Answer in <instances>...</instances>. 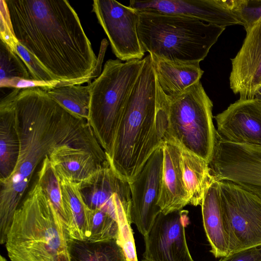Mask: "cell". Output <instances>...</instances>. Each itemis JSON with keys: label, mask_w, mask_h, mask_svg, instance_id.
<instances>
[{"label": "cell", "mask_w": 261, "mask_h": 261, "mask_svg": "<svg viewBox=\"0 0 261 261\" xmlns=\"http://www.w3.org/2000/svg\"><path fill=\"white\" fill-rule=\"evenodd\" d=\"M19 152L15 169L1 179L0 236L5 238L34 171L57 147L70 145L106 159L88 122L40 87L20 89L14 98Z\"/></svg>", "instance_id": "obj_1"}, {"label": "cell", "mask_w": 261, "mask_h": 261, "mask_svg": "<svg viewBox=\"0 0 261 261\" xmlns=\"http://www.w3.org/2000/svg\"><path fill=\"white\" fill-rule=\"evenodd\" d=\"M15 39L59 84L91 82L96 57L77 14L66 0H1Z\"/></svg>", "instance_id": "obj_2"}, {"label": "cell", "mask_w": 261, "mask_h": 261, "mask_svg": "<svg viewBox=\"0 0 261 261\" xmlns=\"http://www.w3.org/2000/svg\"><path fill=\"white\" fill-rule=\"evenodd\" d=\"M144 59L107 155L113 171L128 182L168 138L165 95L159 86L151 55L148 54Z\"/></svg>", "instance_id": "obj_3"}, {"label": "cell", "mask_w": 261, "mask_h": 261, "mask_svg": "<svg viewBox=\"0 0 261 261\" xmlns=\"http://www.w3.org/2000/svg\"><path fill=\"white\" fill-rule=\"evenodd\" d=\"M66 226L36 181L15 211L5 243L11 261H71Z\"/></svg>", "instance_id": "obj_4"}, {"label": "cell", "mask_w": 261, "mask_h": 261, "mask_svg": "<svg viewBox=\"0 0 261 261\" xmlns=\"http://www.w3.org/2000/svg\"><path fill=\"white\" fill-rule=\"evenodd\" d=\"M137 12V32L144 52L169 60L200 62L225 29L182 16Z\"/></svg>", "instance_id": "obj_5"}, {"label": "cell", "mask_w": 261, "mask_h": 261, "mask_svg": "<svg viewBox=\"0 0 261 261\" xmlns=\"http://www.w3.org/2000/svg\"><path fill=\"white\" fill-rule=\"evenodd\" d=\"M144 63L109 59L101 74L90 82L88 122L106 156L111 152L127 99Z\"/></svg>", "instance_id": "obj_6"}, {"label": "cell", "mask_w": 261, "mask_h": 261, "mask_svg": "<svg viewBox=\"0 0 261 261\" xmlns=\"http://www.w3.org/2000/svg\"><path fill=\"white\" fill-rule=\"evenodd\" d=\"M165 97L168 115L167 140L175 142L208 163L217 130L213 122V102L201 83L200 81L178 95Z\"/></svg>", "instance_id": "obj_7"}, {"label": "cell", "mask_w": 261, "mask_h": 261, "mask_svg": "<svg viewBox=\"0 0 261 261\" xmlns=\"http://www.w3.org/2000/svg\"><path fill=\"white\" fill-rule=\"evenodd\" d=\"M219 181L229 254L261 246V199L234 183Z\"/></svg>", "instance_id": "obj_8"}, {"label": "cell", "mask_w": 261, "mask_h": 261, "mask_svg": "<svg viewBox=\"0 0 261 261\" xmlns=\"http://www.w3.org/2000/svg\"><path fill=\"white\" fill-rule=\"evenodd\" d=\"M208 164L216 180L234 183L261 199V147L231 143L216 132Z\"/></svg>", "instance_id": "obj_9"}, {"label": "cell", "mask_w": 261, "mask_h": 261, "mask_svg": "<svg viewBox=\"0 0 261 261\" xmlns=\"http://www.w3.org/2000/svg\"><path fill=\"white\" fill-rule=\"evenodd\" d=\"M78 184L82 198L90 210H100L111 216L118 223L121 232L132 230L129 184L120 177L110 165Z\"/></svg>", "instance_id": "obj_10"}, {"label": "cell", "mask_w": 261, "mask_h": 261, "mask_svg": "<svg viewBox=\"0 0 261 261\" xmlns=\"http://www.w3.org/2000/svg\"><path fill=\"white\" fill-rule=\"evenodd\" d=\"M92 11L121 61L142 60L145 55L137 32L138 12L114 0H94Z\"/></svg>", "instance_id": "obj_11"}, {"label": "cell", "mask_w": 261, "mask_h": 261, "mask_svg": "<svg viewBox=\"0 0 261 261\" xmlns=\"http://www.w3.org/2000/svg\"><path fill=\"white\" fill-rule=\"evenodd\" d=\"M162 144L148 159L134 180L129 182L132 202L131 223L144 236L150 229L156 217L161 212L158 205L163 170Z\"/></svg>", "instance_id": "obj_12"}, {"label": "cell", "mask_w": 261, "mask_h": 261, "mask_svg": "<svg viewBox=\"0 0 261 261\" xmlns=\"http://www.w3.org/2000/svg\"><path fill=\"white\" fill-rule=\"evenodd\" d=\"M188 211L168 214L161 212L144 237L142 261H194L188 247L185 228L189 224Z\"/></svg>", "instance_id": "obj_13"}, {"label": "cell", "mask_w": 261, "mask_h": 261, "mask_svg": "<svg viewBox=\"0 0 261 261\" xmlns=\"http://www.w3.org/2000/svg\"><path fill=\"white\" fill-rule=\"evenodd\" d=\"M137 11H150L182 16L221 27L240 24L229 0L130 1Z\"/></svg>", "instance_id": "obj_14"}, {"label": "cell", "mask_w": 261, "mask_h": 261, "mask_svg": "<svg viewBox=\"0 0 261 261\" xmlns=\"http://www.w3.org/2000/svg\"><path fill=\"white\" fill-rule=\"evenodd\" d=\"M214 118L222 139L261 147V102L257 99L240 98Z\"/></svg>", "instance_id": "obj_15"}, {"label": "cell", "mask_w": 261, "mask_h": 261, "mask_svg": "<svg viewBox=\"0 0 261 261\" xmlns=\"http://www.w3.org/2000/svg\"><path fill=\"white\" fill-rule=\"evenodd\" d=\"M231 60L230 89L240 99L253 98L261 86V21L246 31L242 47Z\"/></svg>", "instance_id": "obj_16"}, {"label": "cell", "mask_w": 261, "mask_h": 261, "mask_svg": "<svg viewBox=\"0 0 261 261\" xmlns=\"http://www.w3.org/2000/svg\"><path fill=\"white\" fill-rule=\"evenodd\" d=\"M162 145L163 170L158 205L166 215L182 210L189 204V197L183 179L180 147L170 140Z\"/></svg>", "instance_id": "obj_17"}, {"label": "cell", "mask_w": 261, "mask_h": 261, "mask_svg": "<svg viewBox=\"0 0 261 261\" xmlns=\"http://www.w3.org/2000/svg\"><path fill=\"white\" fill-rule=\"evenodd\" d=\"M59 176L80 183L105 166L110 165L93 152L70 145L56 148L48 156Z\"/></svg>", "instance_id": "obj_18"}, {"label": "cell", "mask_w": 261, "mask_h": 261, "mask_svg": "<svg viewBox=\"0 0 261 261\" xmlns=\"http://www.w3.org/2000/svg\"><path fill=\"white\" fill-rule=\"evenodd\" d=\"M150 55L159 86L167 96L178 95L199 82L204 73L199 62L169 60Z\"/></svg>", "instance_id": "obj_19"}, {"label": "cell", "mask_w": 261, "mask_h": 261, "mask_svg": "<svg viewBox=\"0 0 261 261\" xmlns=\"http://www.w3.org/2000/svg\"><path fill=\"white\" fill-rule=\"evenodd\" d=\"M20 89L13 90L0 103V177L4 179L14 171L19 152L14 98Z\"/></svg>", "instance_id": "obj_20"}, {"label": "cell", "mask_w": 261, "mask_h": 261, "mask_svg": "<svg viewBox=\"0 0 261 261\" xmlns=\"http://www.w3.org/2000/svg\"><path fill=\"white\" fill-rule=\"evenodd\" d=\"M203 225L210 252L216 258L229 253L221 208L219 181L215 180L205 193L200 205Z\"/></svg>", "instance_id": "obj_21"}, {"label": "cell", "mask_w": 261, "mask_h": 261, "mask_svg": "<svg viewBox=\"0 0 261 261\" xmlns=\"http://www.w3.org/2000/svg\"><path fill=\"white\" fill-rule=\"evenodd\" d=\"M67 218L66 230L71 239H88L91 230V210L85 203L78 183L59 176Z\"/></svg>", "instance_id": "obj_22"}, {"label": "cell", "mask_w": 261, "mask_h": 261, "mask_svg": "<svg viewBox=\"0 0 261 261\" xmlns=\"http://www.w3.org/2000/svg\"><path fill=\"white\" fill-rule=\"evenodd\" d=\"M180 149L183 179L189 204L200 205L205 192L216 179L205 160L181 147Z\"/></svg>", "instance_id": "obj_23"}, {"label": "cell", "mask_w": 261, "mask_h": 261, "mask_svg": "<svg viewBox=\"0 0 261 261\" xmlns=\"http://www.w3.org/2000/svg\"><path fill=\"white\" fill-rule=\"evenodd\" d=\"M68 249L71 261H128L116 240L90 242L69 238Z\"/></svg>", "instance_id": "obj_24"}, {"label": "cell", "mask_w": 261, "mask_h": 261, "mask_svg": "<svg viewBox=\"0 0 261 261\" xmlns=\"http://www.w3.org/2000/svg\"><path fill=\"white\" fill-rule=\"evenodd\" d=\"M64 108L86 119H89L91 85H73L54 87L44 90Z\"/></svg>", "instance_id": "obj_25"}, {"label": "cell", "mask_w": 261, "mask_h": 261, "mask_svg": "<svg viewBox=\"0 0 261 261\" xmlns=\"http://www.w3.org/2000/svg\"><path fill=\"white\" fill-rule=\"evenodd\" d=\"M37 173V181L61 217L66 227L67 218L60 179L48 155L43 160Z\"/></svg>", "instance_id": "obj_26"}, {"label": "cell", "mask_w": 261, "mask_h": 261, "mask_svg": "<svg viewBox=\"0 0 261 261\" xmlns=\"http://www.w3.org/2000/svg\"><path fill=\"white\" fill-rule=\"evenodd\" d=\"M0 58V83L15 79L33 80L20 57L2 40Z\"/></svg>", "instance_id": "obj_27"}, {"label": "cell", "mask_w": 261, "mask_h": 261, "mask_svg": "<svg viewBox=\"0 0 261 261\" xmlns=\"http://www.w3.org/2000/svg\"><path fill=\"white\" fill-rule=\"evenodd\" d=\"M119 227L117 222L107 213L100 210H91L90 242L118 241Z\"/></svg>", "instance_id": "obj_28"}, {"label": "cell", "mask_w": 261, "mask_h": 261, "mask_svg": "<svg viewBox=\"0 0 261 261\" xmlns=\"http://www.w3.org/2000/svg\"><path fill=\"white\" fill-rule=\"evenodd\" d=\"M229 4L246 31L261 21V0H229Z\"/></svg>", "instance_id": "obj_29"}, {"label": "cell", "mask_w": 261, "mask_h": 261, "mask_svg": "<svg viewBox=\"0 0 261 261\" xmlns=\"http://www.w3.org/2000/svg\"><path fill=\"white\" fill-rule=\"evenodd\" d=\"M12 49L22 59L33 80L47 83L53 87L59 84L54 80L37 62L36 59L17 41L13 43Z\"/></svg>", "instance_id": "obj_30"}, {"label": "cell", "mask_w": 261, "mask_h": 261, "mask_svg": "<svg viewBox=\"0 0 261 261\" xmlns=\"http://www.w3.org/2000/svg\"><path fill=\"white\" fill-rule=\"evenodd\" d=\"M219 261H261V246L229 254Z\"/></svg>", "instance_id": "obj_31"}, {"label": "cell", "mask_w": 261, "mask_h": 261, "mask_svg": "<svg viewBox=\"0 0 261 261\" xmlns=\"http://www.w3.org/2000/svg\"><path fill=\"white\" fill-rule=\"evenodd\" d=\"M108 45V41L106 39H103L101 42L99 53L97 58V64L94 72L92 76L91 80L97 78L100 74L101 65L103 60Z\"/></svg>", "instance_id": "obj_32"}, {"label": "cell", "mask_w": 261, "mask_h": 261, "mask_svg": "<svg viewBox=\"0 0 261 261\" xmlns=\"http://www.w3.org/2000/svg\"><path fill=\"white\" fill-rule=\"evenodd\" d=\"M254 98L261 102V86L256 90Z\"/></svg>", "instance_id": "obj_33"}, {"label": "cell", "mask_w": 261, "mask_h": 261, "mask_svg": "<svg viewBox=\"0 0 261 261\" xmlns=\"http://www.w3.org/2000/svg\"><path fill=\"white\" fill-rule=\"evenodd\" d=\"M0 261H7V260L5 257H3L2 255H1Z\"/></svg>", "instance_id": "obj_34"}, {"label": "cell", "mask_w": 261, "mask_h": 261, "mask_svg": "<svg viewBox=\"0 0 261 261\" xmlns=\"http://www.w3.org/2000/svg\"><path fill=\"white\" fill-rule=\"evenodd\" d=\"M218 261H219V260H218Z\"/></svg>", "instance_id": "obj_35"}]
</instances>
